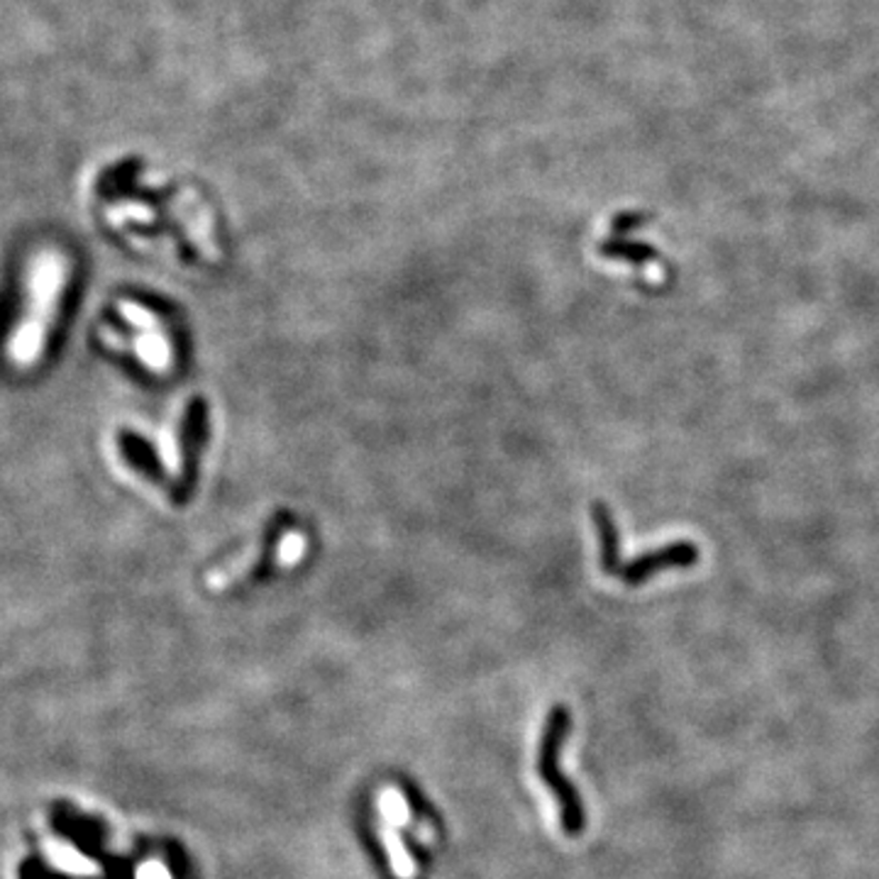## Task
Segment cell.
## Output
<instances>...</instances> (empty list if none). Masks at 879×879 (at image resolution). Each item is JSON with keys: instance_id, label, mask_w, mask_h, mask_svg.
<instances>
[{"instance_id": "52a82bcc", "label": "cell", "mask_w": 879, "mask_h": 879, "mask_svg": "<svg viewBox=\"0 0 879 879\" xmlns=\"http://www.w3.org/2000/svg\"><path fill=\"white\" fill-rule=\"evenodd\" d=\"M181 428L171 420L162 430L157 432V455H159V462L164 465L167 472L171 477H179L181 475Z\"/></svg>"}, {"instance_id": "3957f363", "label": "cell", "mask_w": 879, "mask_h": 879, "mask_svg": "<svg viewBox=\"0 0 879 879\" xmlns=\"http://www.w3.org/2000/svg\"><path fill=\"white\" fill-rule=\"evenodd\" d=\"M120 316L128 320V323L138 330L134 332V340L130 342L132 354L140 359V362L150 371H167L174 362V354H171V340L167 336V330L162 326V320L152 313L150 308H144L142 303L134 301H120L118 306Z\"/></svg>"}, {"instance_id": "ba28073f", "label": "cell", "mask_w": 879, "mask_h": 879, "mask_svg": "<svg viewBox=\"0 0 879 879\" xmlns=\"http://www.w3.org/2000/svg\"><path fill=\"white\" fill-rule=\"evenodd\" d=\"M379 809H381V819L389 821L396 828H413V816L406 807V799L401 797L399 789L387 787L381 789L379 795Z\"/></svg>"}, {"instance_id": "8992f818", "label": "cell", "mask_w": 879, "mask_h": 879, "mask_svg": "<svg viewBox=\"0 0 879 879\" xmlns=\"http://www.w3.org/2000/svg\"><path fill=\"white\" fill-rule=\"evenodd\" d=\"M379 838L383 848L389 852V860H391V870L396 872L399 879H413L416 877V862L411 858V852L406 850L403 840L399 836V828L391 826L389 821H379Z\"/></svg>"}, {"instance_id": "5b68a950", "label": "cell", "mask_w": 879, "mask_h": 879, "mask_svg": "<svg viewBox=\"0 0 879 879\" xmlns=\"http://www.w3.org/2000/svg\"><path fill=\"white\" fill-rule=\"evenodd\" d=\"M591 518H593V526H597V536H599L601 569H603V575L613 577L616 567L621 565V550H618V528L613 523L611 509L606 503L597 501L591 506Z\"/></svg>"}, {"instance_id": "8fae6325", "label": "cell", "mask_w": 879, "mask_h": 879, "mask_svg": "<svg viewBox=\"0 0 879 879\" xmlns=\"http://www.w3.org/2000/svg\"><path fill=\"white\" fill-rule=\"evenodd\" d=\"M413 833H416V838H418L423 846H432V843H436V833H432L430 823H416V826H413Z\"/></svg>"}, {"instance_id": "7c38bea8", "label": "cell", "mask_w": 879, "mask_h": 879, "mask_svg": "<svg viewBox=\"0 0 879 879\" xmlns=\"http://www.w3.org/2000/svg\"><path fill=\"white\" fill-rule=\"evenodd\" d=\"M640 222H646V218H640V216H636V218H630V216H623V218H618V220L613 222V232H618V234H621L623 230L628 232L630 228H636V226H640Z\"/></svg>"}, {"instance_id": "9c48e42d", "label": "cell", "mask_w": 879, "mask_h": 879, "mask_svg": "<svg viewBox=\"0 0 879 879\" xmlns=\"http://www.w3.org/2000/svg\"><path fill=\"white\" fill-rule=\"evenodd\" d=\"M601 254L603 257H613V259H628V262L633 264H642V262H650L655 259V250L648 244H640V242H623V240H611V242H603L601 247Z\"/></svg>"}, {"instance_id": "277c9868", "label": "cell", "mask_w": 879, "mask_h": 879, "mask_svg": "<svg viewBox=\"0 0 879 879\" xmlns=\"http://www.w3.org/2000/svg\"><path fill=\"white\" fill-rule=\"evenodd\" d=\"M699 562V548L695 542L689 540H677L665 545L660 550H652L648 555H640L636 557L633 562H621L616 567L613 577H618L626 585L636 587L640 581H648L650 577H655L658 572H665V569H685Z\"/></svg>"}, {"instance_id": "30bf717a", "label": "cell", "mask_w": 879, "mask_h": 879, "mask_svg": "<svg viewBox=\"0 0 879 879\" xmlns=\"http://www.w3.org/2000/svg\"><path fill=\"white\" fill-rule=\"evenodd\" d=\"M108 220L113 222V226H126L128 220H132V222H152L154 216H152V210L147 208V206H142V203H122V206H116V208L108 210Z\"/></svg>"}, {"instance_id": "7a4b0ae2", "label": "cell", "mask_w": 879, "mask_h": 879, "mask_svg": "<svg viewBox=\"0 0 879 879\" xmlns=\"http://www.w3.org/2000/svg\"><path fill=\"white\" fill-rule=\"evenodd\" d=\"M569 721H572V718H569V711L565 706H555L550 711L540 740L538 770L542 782L552 789L557 807H560L562 831L569 836H577L581 833V828H585V809H581V801L572 785H569V779L560 772V767H557V755H560L562 742L569 733Z\"/></svg>"}, {"instance_id": "6da1fadb", "label": "cell", "mask_w": 879, "mask_h": 879, "mask_svg": "<svg viewBox=\"0 0 879 879\" xmlns=\"http://www.w3.org/2000/svg\"><path fill=\"white\" fill-rule=\"evenodd\" d=\"M69 269L67 254L54 247L34 254L28 277V306L8 340V357L16 367H32L42 357L49 328L67 289Z\"/></svg>"}]
</instances>
